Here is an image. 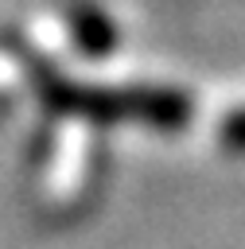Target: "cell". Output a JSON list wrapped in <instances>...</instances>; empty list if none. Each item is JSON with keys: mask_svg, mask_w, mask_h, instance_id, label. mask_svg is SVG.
<instances>
[{"mask_svg": "<svg viewBox=\"0 0 245 249\" xmlns=\"http://www.w3.org/2000/svg\"><path fill=\"white\" fill-rule=\"evenodd\" d=\"M70 35H74V47L82 54H93V58L109 54L117 47V23L93 4H82L70 12Z\"/></svg>", "mask_w": 245, "mask_h": 249, "instance_id": "cell-2", "label": "cell"}, {"mask_svg": "<svg viewBox=\"0 0 245 249\" xmlns=\"http://www.w3.org/2000/svg\"><path fill=\"white\" fill-rule=\"evenodd\" d=\"M222 144L229 152H245V109H237L222 121Z\"/></svg>", "mask_w": 245, "mask_h": 249, "instance_id": "cell-3", "label": "cell"}, {"mask_svg": "<svg viewBox=\"0 0 245 249\" xmlns=\"http://www.w3.org/2000/svg\"><path fill=\"white\" fill-rule=\"evenodd\" d=\"M31 89L51 113L93 124H144L156 132H179L191 121V97L171 86H89L47 62H31Z\"/></svg>", "mask_w": 245, "mask_h": 249, "instance_id": "cell-1", "label": "cell"}]
</instances>
